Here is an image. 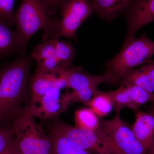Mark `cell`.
<instances>
[{"mask_svg": "<svg viewBox=\"0 0 154 154\" xmlns=\"http://www.w3.org/2000/svg\"><path fill=\"white\" fill-rule=\"evenodd\" d=\"M33 60L31 54H22L0 67V127L11 124L30 105L29 70Z\"/></svg>", "mask_w": 154, "mask_h": 154, "instance_id": "obj_1", "label": "cell"}, {"mask_svg": "<svg viewBox=\"0 0 154 154\" xmlns=\"http://www.w3.org/2000/svg\"><path fill=\"white\" fill-rule=\"evenodd\" d=\"M46 5L43 0H22L15 14L14 24L23 47L33 35L43 30L42 42L58 40L57 33L60 19L48 17Z\"/></svg>", "mask_w": 154, "mask_h": 154, "instance_id": "obj_2", "label": "cell"}, {"mask_svg": "<svg viewBox=\"0 0 154 154\" xmlns=\"http://www.w3.org/2000/svg\"><path fill=\"white\" fill-rule=\"evenodd\" d=\"M154 55V41L145 33L138 38L124 41L119 52L104 63L106 71L113 78L114 85H119L127 74L150 60Z\"/></svg>", "mask_w": 154, "mask_h": 154, "instance_id": "obj_3", "label": "cell"}, {"mask_svg": "<svg viewBox=\"0 0 154 154\" xmlns=\"http://www.w3.org/2000/svg\"><path fill=\"white\" fill-rule=\"evenodd\" d=\"M96 131L111 154H146V150L136 138L131 128L121 119L119 111H116L110 120L100 119Z\"/></svg>", "mask_w": 154, "mask_h": 154, "instance_id": "obj_4", "label": "cell"}, {"mask_svg": "<svg viewBox=\"0 0 154 154\" xmlns=\"http://www.w3.org/2000/svg\"><path fill=\"white\" fill-rule=\"evenodd\" d=\"M34 117L23 113L11 124L15 131L13 154H52V143Z\"/></svg>", "mask_w": 154, "mask_h": 154, "instance_id": "obj_5", "label": "cell"}, {"mask_svg": "<svg viewBox=\"0 0 154 154\" xmlns=\"http://www.w3.org/2000/svg\"><path fill=\"white\" fill-rule=\"evenodd\" d=\"M58 10L62 17L59 25L58 39L62 36L76 39L78 28L94 13L91 0H63Z\"/></svg>", "mask_w": 154, "mask_h": 154, "instance_id": "obj_6", "label": "cell"}, {"mask_svg": "<svg viewBox=\"0 0 154 154\" xmlns=\"http://www.w3.org/2000/svg\"><path fill=\"white\" fill-rule=\"evenodd\" d=\"M51 129L91 154H111L102 143L96 131L72 126L58 120L54 122Z\"/></svg>", "mask_w": 154, "mask_h": 154, "instance_id": "obj_7", "label": "cell"}, {"mask_svg": "<svg viewBox=\"0 0 154 154\" xmlns=\"http://www.w3.org/2000/svg\"><path fill=\"white\" fill-rule=\"evenodd\" d=\"M71 104L67 92L61 94L60 90L53 88L38 102L29 105L24 113L42 119H54L65 112Z\"/></svg>", "mask_w": 154, "mask_h": 154, "instance_id": "obj_8", "label": "cell"}, {"mask_svg": "<svg viewBox=\"0 0 154 154\" xmlns=\"http://www.w3.org/2000/svg\"><path fill=\"white\" fill-rule=\"evenodd\" d=\"M105 92L112 101L116 111L125 108L136 111L146 103H154V93L137 86L120 85L116 90Z\"/></svg>", "mask_w": 154, "mask_h": 154, "instance_id": "obj_9", "label": "cell"}, {"mask_svg": "<svg viewBox=\"0 0 154 154\" xmlns=\"http://www.w3.org/2000/svg\"><path fill=\"white\" fill-rule=\"evenodd\" d=\"M122 14L127 23L125 41L135 37L136 33L144 26L154 21V0H131Z\"/></svg>", "mask_w": 154, "mask_h": 154, "instance_id": "obj_10", "label": "cell"}, {"mask_svg": "<svg viewBox=\"0 0 154 154\" xmlns=\"http://www.w3.org/2000/svg\"><path fill=\"white\" fill-rule=\"evenodd\" d=\"M66 78L67 86L73 91L87 88H97L102 83L114 85L113 78L109 73L105 72L103 74L94 75L90 74L81 66H76L64 70Z\"/></svg>", "mask_w": 154, "mask_h": 154, "instance_id": "obj_11", "label": "cell"}, {"mask_svg": "<svg viewBox=\"0 0 154 154\" xmlns=\"http://www.w3.org/2000/svg\"><path fill=\"white\" fill-rule=\"evenodd\" d=\"M134 85L154 93V58L134 69L122 80L120 85Z\"/></svg>", "mask_w": 154, "mask_h": 154, "instance_id": "obj_12", "label": "cell"}, {"mask_svg": "<svg viewBox=\"0 0 154 154\" xmlns=\"http://www.w3.org/2000/svg\"><path fill=\"white\" fill-rule=\"evenodd\" d=\"M135 112V120L131 129L136 138L147 150L154 139V112L139 110Z\"/></svg>", "mask_w": 154, "mask_h": 154, "instance_id": "obj_13", "label": "cell"}, {"mask_svg": "<svg viewBox=\"0 0 154 154\" xmlns=\"http://www.w3.org/2000/svg\"><path fill=\"white\" fill-rule=\"evenodd\" d=\"M10 26L0 19V59L18 54H25L26 51L16 30H11Z\"/></svg>", "mask_w": 154, "mask_h": 154, "instance_id": "obj_14", "label": "cell"}, {"mask_svg": "<svg viewBox=\"0 0 154 154\" xmlns=\"http://www.w3.org/2000/svg\"><path fill=\"white\" fill-rule=\"evenodd\" d=\"M58 75L46 73L36 70L29 80L30 92V105L38 102L45 94L54 88V82Z\"/></svg>", "mask_w": 154, "mask_h": 154, "instance_id": "obj_15", "label": "cell"}, {"mask_svg": "<svg viewBox=\"0 0 154 154\" xmlns=\"http://www.w3.org/2000/svg\"><path fill=\"white\" fill-rule=\"evenodd\" d=\"M94 11L102 20L110 22L126 8L131 0H91Z\"/></svg>", "mask_w": 154, "mask_h": 154, "instance_id": "obj_16", "label": "cell"}, {"mask_svg": "<svg viewBox=\"0 0 154 154\" xmlns=\"http://www.w3.org/2000/svg\"><path fill=\"white\" fill-rule=\"evenodd\" d=\"M48 135L52 143V154H91L54 131L51 129Z\"/></svg>", "mask_w": 154, "mask_h": 154, "instance_id": "obj_17", "label": "cell"}, {"mask_svg": "<svg viewBox=\"0 0 154 154\" xmlns=\"http://www.w3.org/2000/svg\"><path fill=\"white\" fill-rule=\"evenodd\" d=\"M76 126L96 131L99 128L100 119L90 107L79 109L75 113Z\"/></svg>", "mask_w": 154, "mask_h": 154, "instance_id": "obj_18", "label": "cell"}, {"mask_svg": "<svg viewBox=\"0 0 154 154\" xmlns=\"http://www.w3.org/2000/svg\"><path fill=\"white\" fill-rule=\"evenodd\" d=\"M87 106H89L99 118L106 116L111 112L113 105L105 92L97 90Z\"/></svg>", "mask_w": 154, "mask_h": 154, "instance_id": "obj_19", "label": "cell"}, {"mask_svg": "<svg viewBox=\"0 0 154 154\" xmlns=\"http://www.w3.org/2000/svg\"><path fill=\"white\" fill-rule=\"evenodd\" d=\"M56 57L65 69L71 66L74 58L76 56L75 49L70 43L66 41H57L55 46Z\"/></svg>", "mask_w": 154, "mask_h": 154, "instance_id": "obj_20", "label": "cell"}, {"mask_svg": "<svg viewBox=\"0 0 154 154\" xmlns=\"http://www.w3.org/2000/svg\"><path fill=\"white\" fill-rule=\"evenodd\" d=\"M57 40L42 42V43H39L35 48L31 55L33 60L36 61V64L55 56L56 43Z\"/></svg>", "mask_w": 154, "mask_h": 154, "instance_id": "obj_21", "label": "cell"}, {"mask_svg": "<svg viewBox=\"0 0 154 154\" xmlns=\"http://www.w3.org/2000/svg\"><path fill=\"white\" fill-rule=\"evenodd\" d=\"M97 88H87L73 91L71 93L67 92L69 101L71 103L79 102L88 105L97 91Z\"/></svg>", "mask_w": 154, "mask_h": 154, "instance_id": "obj_22", "label": "cell"}, {"mask_svg": "<svg viewBox=\"0 0 154 154\" xmlns=\"http://www.w3.org/2000/svg\"><path fill=\"white\" fill-rule=\"evenodd\" d=\"M36 64V70L46 73L58 75L61 71L66 69L64 68L55 56L46 59Z\"/></svg>", "mask_w": 154, "mask_h": 154, "instance_id": "obj_23", "label": "cell"}, {"mask_svg": "<svg viewBox=\"0 0 154 154\" xmlns=\"http://www.w3.org/2000/svg\"><path fill=\"white\" fill-rule=\"evenodd\" d=\"M15 131L12 124L0 127V154L11 145L14 141Z\"/></svg>", "mask_w": 154, "mask_h": 154, "instance_id": "obj_24", "label": "cell"}, {"mask_svg": "<svg viewBox=\"0 0 154 154\" xmlns=\"http://www.w3.org/2000/svg\"><path fill=\"white\" fill-rule=\"evenodd\" d=\"M14 2L15 0H0V19L10 25L14 24Z\"/></svg>", "mask_w": 154, "mask_h": 154, "instance_id": "obj_25", "label": "cell"}, {"mask_svg": "<svg viewBox=\"0 0 154 154\" xmlns=\"http://www.w3.org/2000/svg\"><path fill=\"white\" fill-rule=\"evenodd\" d=\"M63 0H43L46 5L48 15L49 17L54 15L58 10Z\"/></svg>", "mask_w": 154, "mask_h": 154, "instance_id": "obj_26", "label": "cell"}, {"mask_svg": "<svg viewBox=\"0 0 154 154\" xmlns=\"http://www.w3.org/2000/svg\"><path fill=\"white\" fill-rule=\"evenodd\" d=\"M146 154H154V139L151 144L147 149Z\"/></svg>", "mask_w": 154, "mask_h": 154, "instance_id": "obj_27", "label": "cell"}, {"mask_svg": "<svg viewBox=\"0 0 154 154\" xmlns=\"http://www.w3.org/2000/svg\"><path fill=\"white\" fill-rule=\"evenodd\" d=\"M14 142L7 149V152H6V154H13V150H14Z\"/></svg>", "mask_w": 154, "mask_h": 154, "instance_id": "obj_28", "label": "cell"}, {"mask_svg": "<svg viewBox=\"0 0 154 154\" xmlns=\"http://www.w3.org/2000/svg\"><path fill=\"white\" fill-rule=\"evenodd\" d=\"M149 110H151V111H153V112H154V103L153 105H152L151 107H149Z\"/></svg>", "mask_w": 154, "mask_h": 154, "instance_id": "obj_29", "label": "cell"}, {"mask_svg": "<svg viewBox=\"0 0 154 154\" xmlns=\"http://www.w3.org/2000/svg\"><path fill=\"white\" fill-rule=\"evenodd\" d=\"M8 148H7V149H6L5 150V151H4V152H3L1 154H6V152H7V149H8Z\"/></svg>", "mask_w": 154, "mask_h": 154, "instance_id": "obj_30", "label": "cell"}]
</instances>
